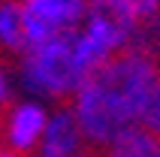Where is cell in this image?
Wrapping results in <instances>:
<instances>
[{
    "mask_svg": "<svg viewBox=\"0 0 160 157\" xmlns=\"http://www.w3.org/2000/svg\"><path fill=\"white\" fill-rule=\"evenodd\" d=\"M160 88V54L127 48L100 67L70 100L91 148H109L130 127H139L142 112Z\"/></svg>",
    "mask_w": 160,
    "mask_h": 157,
    "instance_id": "1",
    "label": "cell"
},
{
    "mask_svg": "<svg viewBox=\"0 0 160 157\" xmlns=\"http://www.w3.org/2000/svg\"><path fill=\"white\" fill-rule=\"evenodd\" d=\"M18 82L36 100H72L88 82L76 61L72 33L27 45V52L18 54Z\"/></svg>",
    "mask_w": 160,
    "mask_h": 157,
    "instance_id": "2",
    "label": "cell"
},
{
    "mask_svg": "<svg viewBox=\"0 0 160 157\" xmlns=\"http://www.w3.org/2000/svg\"><path fill=\"white\" fill-rule=\"evenodd\" d=\"M72 48H76V61H79L82 73L91 78L100 67H106L118 54L133 48V33L109 12L91 6L85 24L72 33Z\"/></svg>",
    "mask_w": 160,
    "mask_h": 157,
    "instance_id": "3",
    "label": "cell"
},
{
    "mask_svg": "<svg viewBox=\"0 0 160 157\" xmlns=\"http://www.w3.org/2000/svg\"><path fill=\"white\" fill-rule=\"evenodd\" d=\"M27 45L76 33L91 12V0H21Z\"/></svg>",
    "mask_w": 160,
    "mask_h": 157,
    "instance_id": "4",
    "label": "cell"
},
{
    "mask_svg": "<svg viewBox=\"0 0 160 157\" xmlns=\"http://www.w3.org/2000/svg\"><path fill=\"white\" fill-rule=\"evenodd\" d=\"M48 115H52V109L45 106V100H36V97L15 100L0 115V145L12 154L33 157L42 142Z\"/></svg>",
    "mask_w": 160,
    "mask_h": 157,
    "instance_id": "5",
    "label": "cell"
},
{
    "mask_svg": "<svg viewBox=\"0 0 160 157\" xmlns=\"http://www.w3.org/2000/svg\"><path fill=\"white\" fill-rule=\"evenodd\" d=\"M133 33V48L160 54V0H91Z\"/></svg>",
    "mask_w": 160,
    "mask_h": 157,
    "instance_id": "6",
    "label": "cell"
},
{
    "mask_svg": "<svg viewBox=\"0 0 160 157\" xmlns=\"http://www.w3.org/2000/svg\"><path fill=\"white\" fill-rule=\"evenodd\" d=\"M91 145L82 130L72 106H58L48 115L42 142L36 148V157H88Z\"/></svg>",
    "mask_w": 160,
    "mask_h": 157,
    "instance_id": "7",
    "label": "cell"
},
{
    "mask_svg": "<svg viewBox=\"0 0 160 157\" xmlns=\"http://www.w3.org/2000/svg\"><path fill=\"white\" fill-rule=\"evenodd\" d=\"M0 52L9 54L27 52V27L21 0H0Z\"/></svg>",
    "mask_w": 160,
    "mask_h": 157,
    "instance_id": "8",
    "label": "cell"
},
{
    "mask_svg": "<svg viewBox=\"0 0 160 157\" xmlns=\"http://www.w3.org/2000/svg\"><path fill=\"white\" fill-rule=\"evenodd\" d=\"M106 151L109 157H160V139L142 127H130Z\"/></svg>",
    "mask_w": 160,
    "mask_h": 157,
    "instance_id": "9",
    "label": "cell"
},
{
    "mask_svg": "<svg viewBox=\"0 0 160 157\" xmlns=\"http://www.w3.org/2000/svg\"><path fill=\"white\" fill-rule=\"evenodd\" d=\"M139 127H142V130H148L151 136H157V139H160V88L154 91L151 100H148V106H145V112H142V121H139Z\"/></svg>",
    "mask_w": 160,
    "mask_h": 157,
    "instance_id": "10",
    "label": "cell"
},
{
    "mask_svg": "<svg viewBox=\"0 0 160 157\" xmlns=\"http://www.w3.org/2000/svg\"><path fill=\"white\" fill-rule=\"evenodd\" d=\"M15 103V78L9 73L6 63H0V115Z\"/></svg>",
    "mask_w": 160,
    "mask_h": 157,
    "instance_id": "11",
    "label": "cell"
},
{
    "mask_svg": "<svg viewBox=\"0 0 160 157\" xmlns=\"http://www.w3.org/2000/svg\"><path fill=\"white\" fill-rule=\"evenodd\" d=\"M9 157H21V154H12V151H9Z\"/></svg>",
    "mask_w": 160,
    "mask_h": 157,
    "instance_id": "12",
    "label": "cell"
}]
</instances>
